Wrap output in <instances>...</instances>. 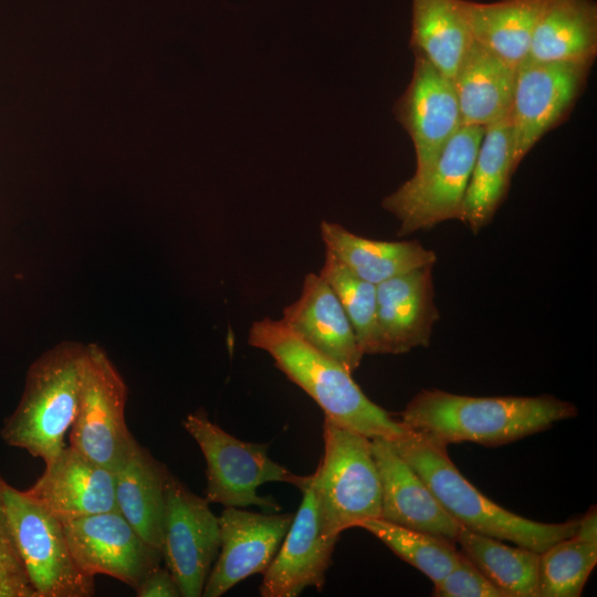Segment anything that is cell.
Here are the masks:
<instances>
[{
    "label": "cell",
    "mask_w": 597,
    "mask_h": 597,
    "mask_svg": "<svg viewBox=\"0 0 597 597\" xmlns=\"http://www.w3.org/2000/svg\"><path fill=\"white\" fill-rule=\"evenodd\" d=\"M577 407L549 395L472 397L441 389L420 390L400 412L410 430L448 446L506 444L570 419Z\"/></svg>",
    "instance_id": "obj_1"
},
{
    "label": "cell",
    "mask_w": 597,
    "mask_h": 597,
    "mask_svg": "<svg viewBox=\"0 0 597 597\" xmlns=\"http://www.w3.org/2000/svg\"><path fill=\"white\" fill-rule=\"evenodd\" d=\"M249 345L266 352L275 366L339 426L366 436L394 441L409 429L373 402L339 363L297 336L281 320L254 322Z\"/></svg>",
    "instance_id": "obj_2"
},
{
    "label": "cell",
    "mask_w": 597,
    "mask_h": 597,
    "mask_svg": "<svg viewBox=\"0 0 597 597\" xmlns=\"http://www.w3.org/2000/svg\"><path fill=\"white\" fill-rule=\"evenodd\" d=\"M389 442L422 478L443 509L464 528L538 553L576 532L578 520L536 522L491 501L462 475L443 443L410 430Z\"/></svg>",
    "instance_id": "obj_3"
},
{
    "label": "cell",
    "mask_w": 597,
    "mask_h": 597,
    "mask_svg": "<svg viewBox=\"0 0 597 597\" xmlns=\"http://www.w3.org/2000/svg\"><path fill=\"white\" fill-rule=\"evenodd\" d=\"M85 346L64 341L31 364L21 399L0 432L7 444L45 464L66 447L78 409Z\"/></svg>",
    "instance_id": "obj_4"
},
{
    "label": "cell",
    "mask_w": 597,
    "mask_h": 597,
    "mask_svg": "<svg viewBox=\"0 0 597 597\" xmlns=\"http://www.w3.org/2000/svg\"><path fill=\"white\" fill-rule=\"evenodd\" d=\"M324 452L311 483L327 537L381 515V485L370 439L324 416Z\"/></svg>",
    "instance_id": "obj_5"
},
{
    "label": "cell",
    "mask_w": 597,
    "mask_h": 597,
    "mask_svg": "<svg viewBox=\"0 0 597 597\" xmlns=\"http://www.w3.org/2000/svg\"><path fill=\"white\" fill-rule=\"evenodd\" d=\"M0 519L38 597L94 595V577L74 561L61 520L1 475Z\"/></svg>",
    "instance_id": "obj_6"
},
{
    "label": "cell",
    "mask_w": 597,
    "mask_h": 597,
    "mask_svg": "<svg viewBox=\"0 0 597 597\" xmlns=\"http://www.w3.org/2000/svg\"><path fill=\"white\" fill-rule=\"evenodd\" d=\"M182 426L205 457V498L209 503L240 509L255 505L280 512L281 506L272 498L259 495L258 488L266 482H284L302 490L310 482L311 474L297 475L273 461L268 455V444L234 438L202 409L187 415Z\"/></svg>",
    "instance_id": "obj_7"
},
{
    "label": "cell",
    "mask_w": 597,
    "mask_h": 597,
    "mask_svg": "<svg viewBox=\"0 0 597 597\" xmlns=\"http://www.w3.org/2000/svg\"><path fill=\"white\" fill-rule=\"evenodd\" d=\"M483 134L482 126H461L426 171L412 175L384 198L383 208L400 221L398 235L429 230L447 220H460Z\"/></svg>",
    "instance_id": "obj_8"
},
{
    "label": "cell",
    "mask_w": 597,
    "mask_h": 597,
    "mask_svg": "<svg viewBox=\"0 0 597 597\" xmlns=\"http://www.w3.org/2000/svg\"><path fill=\"white\" fill-rule=\"evenodd\" d=\"M128 387L103 347L86 344L70 446L114 473L136 440L125 420Z\"/></svg>",
    "instance_id": "obj_9"
},
{
    "label": "cell",
    "mask_w": 597,
    "mask_h": 597,
    "mask_svg": "<svg viewBox=\"0 0 597 597\" xmlns=\"http://www.w3.org/2000/svg\"><path fill=\"white\" fill-rule=\"evenodd\" d=\"M591 66L586 62H538L528 57L519 64L510 109L515 170L534 145L567 117L585 88Z\"/></svg>",
    "instance_id": "obj_10"
},
{
    "label": "cell",
    "mask_w": 597,
    "mask_h": 597,
    "mask_svg": "<svg viewBox=\"0 0 597 597\" xmlns=\"http://www.w3.org/2000/svg\"><path fill=\"white\" fill-rule=\"evenodd\" d=\"M209 502L169 472L161 553L184 597H200L220 549L219 516Z\"/></svg>",
    "instance_id": "obj_11"
},
{
    "label": "cell",
    "mask_w": 597,
    "mask_h": 597,
    "mask_svg": "<svg viewBox=\"0 0 597 597\" xmlns=\"http://www.w3.org/2000/svg\"><path fill=\"white\" fill-rule=\"evenodd\" d=\"M60 519V517H59ZM77 566L87 575H107L136 588L163 559L117 511L60 519Z\"/></svg>",
    "instance_id": "obj_12"
},
{
    "label": "cell",
    "mask_w": 597,
    "mask_h": 597,
    "mask_svg": "<svg viewBox=\"0 0 597 597\" xmlns=\"http://www.w3.org/2000/svg\"><path fill=\"white\" fill-rule=\"evenodd\" d=\"M413 53L412 76L396 101L394 114L412 140L413 175H420L433 164L462 122L452 78L422 54Z\"/></svg>",
    "instance_id": "obj_13"
},
{
    "label": "cell",
    "mask_w": 597,
    "mask_h": 597,
    "mask_svg": "<svg viewBox=\"0 0 597 597\" xmlns=\"http://www.w3.org/2000/svg\"><path fill=\"white\" fill-rule=\"evenodd\" d=\"M294 513L226 507L219 516L220 549L202 596L220 597L241 580L263 574L276 555Z\"/></svg>",
    "instance_id": "obj_14"
},
{
    "label": "cell",
    "mask_w": 597,
    "mask_h": 597,
    "mask_svg": "<svg viewBox=\"0 0 597 597\" xmlns=\"http://www.w3.org/2000/svg\"><path fill=\"white\" fill-rule=\"evenodd\" d=\"M273 561L263 573V597H295L305 588L322 589L338 541L323 534L315 493L310 482Z\"/></svg>",
    "instance_id": "obj_15"
},
{
    "label": "cell",
    "mask_w": 597,
    "mask_h": 597,
    "mask_svg": "<svg viewBox=\"0 0 597 597\" xmlns=\"http://www.w3.org/2000/svg\"><path fill=\"white\" fill-rule=\"evenodd\" d=\"M432 268L422 266L376 285V354H404L429 345L439 318Z\"/></svg>",
    "instance_id": "obj_16"
},
{
    "label": "cell",
    "mask_w": 597,
    "mask_h": 597,
    "mask_svg": "<svg viewBox=\"0 0 597 597\" xmlns=\"http://www.w3.org/2000/svg\"><path fill=\"white\" fill-rule=\"evenodd\" d=\"M370 442L381 485L380 519L457 542L462 526L422 478L388 440L374 438Z\"/></svg>",
    "instance_id": "obj_17"
},
{
    "label": "cell",
    "mask_w": 597,
    "mask_h": 597,
    "mask_svg": "<svg viewBox=\"0 0 597 597\" xmlns=\"http://www.w3.org/2000/svg\"><path fill=\"white\" fill-rule=\"evenodd\" d=\"M25 492L60 519L117 510L114 472L71 446Z\"/></svg>",
    "instance_id": "obj_18"
},
{
    "label": "cell",
    "mask_w": 597,
    "mask_h": 597,
    "mask_svg": "<svg viewBox=\"0 0 597 597\" xmlns=\"http://www.w3.org/2000/svg\"><path fill=\"white\" fill-rule=\"evenodd\" d=\"M303 341L354 373L363 359L353 326L328 283L315 273L304 277L300 297L281 320Z\"/></svg>",
    "instance_id": "obj_19"
},
{
    "label": "cell",
    "mask_w": 597,
    "mask_h": 597,
    "mask_svg": "<svg viewBox=\"0 0 597 597\" xmlns=\"http://www.w3.org/2000/svg\"><path fill=\"white\" fill-rule=\"evenodd\" d=\"M516 67L472 41L453 76L462 126H482L510 113Z\"/></svg>",
    "instance_id": "obj_20"
},
{
    "label": "cell",
    "mask_w": 597,
    "mask_h": 597,
    "mask_svg": "<svg viewBox=\"0 0 597 597\" xmlns=\"http://www.w3.org/2000/svg\"><path fill=\"white\" fill-rule=\"evenodd\" d=\"M326 252L375 285L409 271L434 265L436 253L418 240L380 241L357 235L338 223L322 221Z\"/></svg>",
    "instance_id": "obj_21"
},
{
    "label": "cell",
    "mask_w": 597,
    "mask_h": 597,
    "mask_svg": "<svg viewBox=\"0 0 597 597\" xmlns=\"http://www.w3.org/2000/svg\"><path fill=\"white\" fill-rule=\"evenodd\" d=\"M510 113L484 127L465 190L460 221L478 233L504 201L514 174Z\"/></svg>",
    "instance_id": "obj_22"
},
{
    "label": "cell",
    "mask_w": 597,
    "mask_h": 597,
    "mask_svg": "<svg viewBox=\"0 0 597 597\" xmlns=\"http://www.w3.org/2000/svg\"><path fill=\"white\" fill-rule=\"evenodd\" d=\"M597 55L594 0H544L527 57L538 62H586Z\"/></svg>",
    "instance_id": "obj_23"
},
{
    "label": "cell",
    "mask_w": 597,
    "mask_h": 597,
    "mask_svg": "<svg viewBox=\"0 0 597 597\" xmlns=\"http://www.w3.org/2000/svg\"><path fill=\"white\" fill-rule=\"evenodd\" d=\"M114 474L117 511L147 543L161 549L168 469L135 440Z\"/></svg>",
    "instance_id": "obj_24"
},
{
    "label": "cell",
    "mask_w": 597,
    "mask_h": 597,
    "mask_svg": "<svg viewBox=\"0 0 597 597\" xmlns=\"http://www.w3.org/2000/svg\"><path fill=\"white\" fill-rule=\"evenodd\" d=\"M544 0H463L474 41L517 67L527 57Z\"/></svg>",
    "instance_id": "obj_25"
},
{
    "label": "cell",
    "mask_w": 597,
    "mask_h": 597,
    "mask_svg": "<svg viewBox=\"0 0 597 597\" xmlns=\"http://www.w3.org/2000/svg\"><path fill=\"white\" fill-rule=\"evenodd\" d=\"M410 46L453 76L473 41L463 0H411Z\"/></svg>",
    "instance_id": "obj_26"
},
{
    "label": "cell",
    "mask_w": 597,
    "mask_h": 597,
    "mask_svg": "<svg viewBox=\"0 0 597 597\" xmlns=\"http://www.w3.org/2000/svg\"><path fill=\"white\" fill-rule=\"evenodd\" d=\"M457 542L461 553L507 597H538V552L464 527Z\"/></svg>",
    "instance_id": "obj_27"
},
{
    "label": "cell",
    "mask_w": 597,
    "mask_h": 597,
    "mask_svg": "<svg viewBox=\"0 0 597 597\" xmlns=\"http://www.w3.org/2000/svg\"><path fill=\"white\" fill-rule=\"evenodd\" d=\"M398 557L423 573L433 584L439 583L458 563L461 552L455 542L405 527L384 519H370L359 524Z\"/></svg>",
    "instance_id": "obj_28"
},
{
    "label": "cell",
    "mask_w": 597,
    "mask_h": 597,
    "mask_svg": "<svg viewBox=\"0 0 597 597\" xmlns=\"http://www.w3.org/2000/svg\"><path fill=\"white\" fill-rule=\"evenodd\" d=\"M597 564V542L577 535L540 553L538 597H578Z\"/></svg>",
    "instance_id": "obj_29"
},
{
    "label": "cell",
    "mask_w": 597,
    "mask_h": 597,
    "mask_svg": "<svg viewBox=\"0 0 597 597\" xmlns=\"http://www.w3.org/2000/svg\"><path fill=\"white\" fill-rule=\"evenodd\" d=\"M320 275L336 294L363 354H376V285L357 276L329 252Z\"/></svg>",
    "instance_id": "obj_30"
},
{
    "label": "cell",
    "mask_w": 597,
    "mask_h": 597,
    "mask_svg": "<svg viewBox=\"0 0 597 597\" xmlns=\"http://www.w3.org/2000/svg\"><path fill=\"white\" fill-rule=\"evenodd\" d=\"M437 597H507L464 554L455 566L437 584Z\"/></svg>",
    "instance_id": "obj_31"
},
{
    "label": "cell",
    "mask_w": 597,
    "mask_h": 597,
    "mask_svg": "<svg viewBox=\"0 0 597 597\" xmlns=\"http://www.w3.org/2000/svg\"><path fill=\"white\" fill-rule=\"evenodd\" d=\"M138 597H179L180 589L169 569L160 565L135 588Z\"/></svg>",
    "instance_id": "obj_32"
},
{
    "label": "cell",
    "mask_w": 597,
    "mask_h": 597,
    "mask_svg": "<svg viewBox=\"0 0 597 597\" xmlns=\"http://www.w3.org/2000/svg\"><path fill=\"white\" fill-rule=\"evenodd\" d=\"M0 573L27 576L0 519Z\"/></svg>",
    "instance_id": "obj_33"
},
{
    "label": "cell",
    "mask_w": 597,
    "mask_h": 597,
    "mask_svg": "<svg viewBox=\"0 0 597 597\" xmlns=\"http://www.w3.org/2000/svg\"><path fill=\"white\" fill-rule=\"evenodd\" d=\"M0 597H38L28 577L0 573Z\"/></svg>",
    "instance_id": "obj_34"
},
{
    "label": "cell",
    "mask_w": 597,
    "mask_h": 597,
    "mask_svg": "<svg viewBox=\"0 0 597 597\" xmlns=\"http://www.w3.org/2000/svg\"><path fill=\"white\" fill-rule=\"evenodd\" d=\"M575 535L584 540L597 542V513L595 506L590 507V510L578 520Z\"/></svg>",
    "instance_id": "obj_35"
}]
</instances>
